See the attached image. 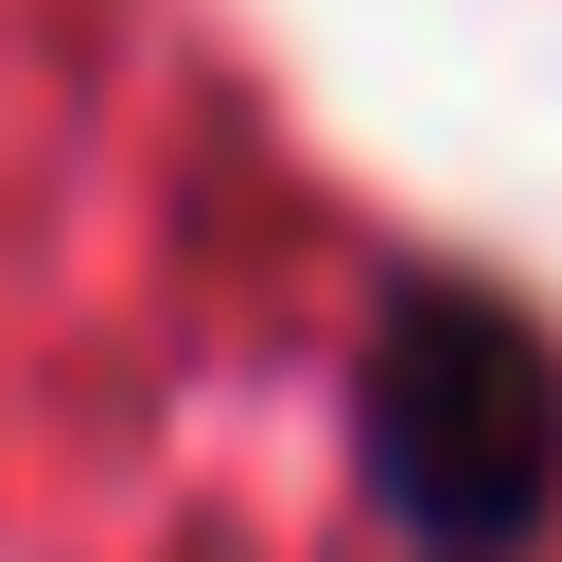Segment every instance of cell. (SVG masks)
<instances>
[{
  "mask_svg": "<svg viewBox=\"0 0 562 562\" xmlns=\"http://www.w3.org/2000/svg\"><path fill=\"white\" fill-rule=\"evenodd\" d=\"M351 457H369V509L422 544V562H509L562 492V351L527 299L492 281H404L369 369H351Z\"/></svg>",
  "mask_w": 562,
  "mask_h": 562,
  "instance_id": "1",
  "label": "cell"
}]
</instances>
